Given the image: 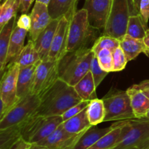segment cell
Segmentation results:
<instances>
[{"instance_id": "1", "label": "cell", "mask_w": 149, "mask_h": 149, "mask_svg": "<svg viewBox=\"0 0 149 149\" xmlns=\"http://www.w3.org/2000/svg\"><path fill=\"white\" fill-rule=\"evenodd\" d=\"M40 103L35 111L39 116H62L74 105L82 101L73 86L58 79L40 96Z\"/></svg>"}, {"instance_id": "2", "label": "cell", "mask_w": 149, "mask_h": 149, "mask_svg": "<svg viewBox=\"0 0 149 149\" xmlns=\"http://www.w3.org/2000/svg\"><path fill=\"white\" fill-rule=\"evenodd\" d=\"M94 55L92 47H87L75 52H68L59 61V79L74 87L90 71Z\"/></svg>"}, {"instance_id": "3", "label": "cell", "mask_w": 149, "mask_h": 149, "mask_svg": "<svg viewBox=\"0 0 149 149\" xmlns=\"http://www.w3.org/2000/svg\"><path fill=\"white\" fill-rule=\"evenodd\" d=\"M63 122L62 116L33 114L20 125V133L29 143H38L50 135Z\"/></svg>"}, {"instance_id": "4", "label": "cell", "mask_w": 149, "mask_h": 149, "mask_svg": "<svg viewBox=\"0 0 149 149\" xmlns=\"http://www.w3.org/2000/svg\"><path fill=\"white\" fill-rule=\"evenodd\" d=\"M94 29L89 21L87 10L84 8L77 10L69 20L67 53L87 47L92 40Z\"/></svg>"}, {"instance_id": "5", "label": "cell", "mask_w": 149, "mask_h": 149, "mask_svg": "<svg viewBox=\"0 0 149 149\" xmlns=\"http://www.w3.org/2000/svg\"><path fill=\"white\" fill-rule=\"evenodd\" d=\"M149 147V119L127 120L122 127L119 142L113 149H130Z\"/></svg>"}, {"instance_id": "6", "label": "cell", "mask_w": 149, "mask_h": 149, "mask_svg": "<svg viewBox=\"0 0 149 149\" xmlns=\"http://www.w3.org/2000/svg\"><path fill=\"white\" fill-rule=\"evenodd\" d=\"M102 99L106 109L104 122H119L137 119L127 91L112 88Z\"/></svg>"}, {"instance_id": "7", "label": "cell", "mask_w": 149, "mask_h": 149, "mask_svg": "<svg viewBox=\"0 0 149 149\" xmlns=\"http://www.w3.org/2000/svg\"><path fill=\"white\" fill-rule=\"evenodd\" d=\"M132 15L130 0H113L103 34L121 39L126 34L128 20Z\"/></svg>"}, {"instance_id": "8", "label": "cell", "mask_w": 149, "mask_h": 149, "mask_svg": "<svg viewBox=\"0 0 149 149\" xmlns=\"http://www.w3.org/2000/svg\"><path fill=\"white\" fill-rule=\"evenodd\" d=\"M39 103V96L31 93L20 98L0 118V130L21 125L34 113Z\"/></svg>"}, {"instance_id": "9", "label": "cell", "mask_w": 149, "mask_h": 149, "mask_svg": "<svg viewBox=\"0 0 149 149\" xmlns=\"http://www.w3.org/2000/svg\"><path fill=\"white\" fill-rule=\"evenodd\" d=\"M20 66L15 62H10L3 73L0 84V100L1 110L0 118L18 101L17 97V77Z\"/></svg>"}, {"instance_id": "10", "label": "cell", "mask_w": 149, "mask_h": 149, "mask_svg": "<svg viewBox=\"0 0 149 149\" xmlns=\"http://www.w3.org/2000/svg\"><path fill=\"white\" fill-rule=\"evenodd\" d=\"M59 61L47 59L42 61L36 67L31 94L40 97L59 79Z\"/></svg>"}, {"instance_id": "11", "label": "cell", "mask_w": 149, "mask_h": 149, "mask_svg": "<svg viewBox=\"0 0 149 149\" xmlns=\"http://www.w3.org/2000/svg\"><path fill=\"white\" fill-rule=\"evenodd\" d=\"M113 0H85L83 8L88 13L90 25L94 29H104Z\"/></svg>"}, {"instance_id": "12", "label": "cell", "mask_w": 149, "mask_h": 149, "mask_svg": "<svg viewBox=\"0 0 149 149\" xmlns=\"http://www.w3.org/2000/svg\"><path fill=\"white\" fill-rule=\"evenodd\" d=\"M68 26L69 20L65 16L61 17L48 55L49 60L60 61L67 54Z\"/></svg>"}, {"instance_id": "13", "label": "cell", "mask_w": 149, "mask_h": 149, "mask_svg": "<svg viewBox=\"0 0 149 149\" xmlns=\"http://www.w3.org/2000/svg\"><path fill=\"white\" fill-rule=\"evenodd\" d=\"M84 132L79 134L70 133L65 130L62 123L50 135L38 143L49 149H71Z\"/></svg>"}, {"instance_id": "14", "label": "cell", "mask_w": 149, "mask_h": 149, "mask_svg": "<svg viewBox=\"0 0 149 149\" xmlns=\"http://www.w3.org/2000/svg\"><path fill=\"white\" fill-rule=\"evenodd\" d=\"M31 24L29 30V39L34 42L39 35L45 30L52 20L49 13L47 5L39 1L35 4L30 14Z\"/></svg>"}, {"instance_id": "15", "label": "cell", "mask_w": 149, "mask_h": 149, "mask_svg": "<svg viewBox=\"0 0 149 149\" xmlns=\"http://www.w3.org/2000/svg\"><path fill=\"white\" fill-rule=\"evenodd\" d=\"M60 19H52L46 29L39 35L37 39L33 42L36 50L39 52L41 60L44 61L48 58L49 50L52 46L53 38L56 32Z\"/></svg>"}, {"instance_id": "16", "label": "cell", "mask_w": 149, "mask_h": 149, "mask_svg": "<svg viewBox=\"0 0 149 149\" xmlns=\"http://www.w3.org/2000/svg\"><path fill=\"white\" fill-rule=\"evenodd\" d=\"M130 96L132 110L137 119L145 118L149 111V98L136 87L132 85L126 90Z\"/></svg>"}, {"instance_id": "17", "label": "cell", "mask_w": 149, "mask_h": 149, "mask_svg": "<svg viewBox=\"0 0 149 149\" xmlns=\"http://www.w3.org/2000/svg\"><path fill=\"white\" fill-rule=\"evenodd\" d=\"M79 0H50L48 10L52 19H59L65 16L68 20L77 12Z\"/></svg>"}, {"instance_id": "18", "label": "cell", "mask_w": 149, "mask_h": 149, "mask_svg": "<svg viewBox=\"0 0 149 149\" xmlns=\"http://www.w3.org/2000/svg\"><path fill=\"white\" fill-rule=\"evenodd\" d=\"M112 129V125L106 128H97L96 126H92L82 134L71 149H89Z\"/></svg>"}, {"instance_id": "19", "label": "cell", "mask_w": 149, "mask_h": 149, "mask_svg": "<svg viewBox=\"0 0 149 149\" xmlns=\"http://www.w3.org/2000/svg\"><path fill=\"white\" fill-rule=\"evenodd\" d=\"M38 64L20 68L17 84V95L19 99L31 93L33 79H34L35 71Z\"/></svg>"}, {"instance_id": "20", "label": "cell", "mask_w": 149, "mask_h": 149, "mask_svg": "<svg viewBox=\"0 0 149 149\" xmlns=\"http://www.w3.org/2000/svg\"><path fill=\"white\" fill-rule=\"evenodd\" d=\"M17 15L13 17L10 21L6 23L4 27L0 29V71L1 74L5 71V61L8 52L10 38L13 30L16 26Z\"/></svg>"}, {"instance_id": "21", "label": "cell", "mask_w": 149, "mask_h": 149, "mask_svg": "<svg viewBox=\"0 0 149 149\" xmlns=\"http://www.w3.org/2000/svg\"><path fill=\"white\" fill-rule=\"evenodd\" d=\"M28 33L29 31L26 29H21L17 26L15 27L11 35V38H10L8 52H7V58H6L5 61L6 67L12 61L15 59L18 56L23 48L24 47L25 39H26Z\"/></svg>"}, {"instance_id": "22", "label": "cell", "mask_w": 149, "mask_h": 149, "mask_svg": "<svg viewBox=\"0 0 149 149\" xmlns=\"http://www.w3.org/2000/svg\"><path fill=\"white\" fill-rule=\"evenodd\" d=\"M126 121H119L113 123L112 125L113 129L103 135L95 144L89 149H113L119 143L122 127Z\"/></svg>"}, {"instance_id": "23", "label": "cell", "mask_w": 149, "mask_h": 149, "mask_svg": "<svg viewBox=\"0 0 149 149\" xmlns=\"http://www.w3.org/2000/svg\"><path fill=\"white\" fill-rule=\"evenodd\" d=\"M76 92L82 100L90 101L97 98L96 85L90 71L74 86Z\"/></svg>"}, {"instance_id": "24", "label": "cell", "mask_w": 149, "mask_h": 149, "mask_svg": "<svg viewBox=\"0 0 149 149\" xmlns=\"http://www.w3.org/2000/svg\"><path fill=\"white\" fill-rule=\"evenodd\" d=\"M120 40V47L125 52L127 61H132L139 54L145 52L146 47L142 39H138L125 34Z\"/></svg>"}, {"instance_id": "25", "label": "cell", "mask_w": 149, "mask_h": 149, "mask_svg": "<svg viewBox=\"0 0 149 149\" xmlns=\"http://www.w3.org/2000/svg\"><path fill=\"white\" fill-rule=\"evenodd\" d=\"M42 60L39 57V52L35 47L34 43L31 39H29L18 56L11 62L16 63L18 64L20 68H23L29 65L38 64Z\"/></svg>"}, {"instance_id": "26", "label": "cell", "mask_w": 149, "mask_h": 149, "mask_svg": "<svg viewBox=\"0 0 149 149\" xmlns=\"http://www.w3.org/2000/svg\"><path fill=\"white\" fill-rule=\"evenodd\" d=\"M63 126L66 131L72 134H79L91 127L87 113V108L76 116L63 122Z\"/></svg>"}, {"instance_id": "27", "label": "cell", "mask_w": 149, "mask_h": 149, "mask_svg": "<svg viewBox=\"0 0 149 149\" xmlns=\"http://www.w3.org/2000/svg\"><path fill=\"white\" fill-rule=\"evenodd\" d=\"M89 121L92 126H97L104 122L106 117V109L103 99H93L89 102L87 107Z\"/></svg>"}, {"instance_id": "28", "label": "cell", "mask_w": 149, "mask_h": 149, "mask_svg": "<svg viewBox=\"0 0 149 149\" xmlns=\"http://www.w3.org/2000/svg\"><path fill=\"white\" fill-rule=\"evenodd\" d=\"M147 29V24L144 22L141 15H130L128 20L126 34L135 39L143 40Z\"/></svg>"}, {"instance_id": "29", "label": "cell", "mask_w": 149, "mask_h": 149, "mask_svg": "<svg viewBox=\"0 0 149 149\" xmlns=\"http://www.w3.org/2000/svg\"><path fill=\"white\" fill-rule=\"evenodd\" d=\"M21 138L20 125L0 130V149H10Z\"/></svg>"}, {"instance_id": "30", "label": "cell", "mask_w": 149, "mask_h": 149, "mask_svg": "<svg viewBox=\"0 0 149 149\" xmlns=\"http://www.w3.org/2000/svg\"><path fill=\"white\" fill-rule=\"evenodd\" d=\"M20 0H6L0 7V29L4 27L13 17L17 15Z\"/></svg>"}, {"instance_id": "31", "label": "cell", "mask_w": 149, "mask_h": 149, "mask_svg": "<svg viewBox=\"0 0 149 149\" xmlns=\"http://www.w3.org/2000/svg\"><path fill=\"white\" fill-rule=\"evenodd\" d=\"M120 47V40L111 36L104 35L99 37L92 46V49L95 54L102 49H107L113 52Z\"/></svg>"}, {"instance_id": "32", "label": "cell", "mask_w": 149, "mask_h": 149, "mask_svg": "<svg viewBox=\"0 0 149 149\" xmlns=\"http://www.w3.org/2000/svg\"><path fill=\"white\" fill-rule=\"evenodd\" d=\"M99 65L108 73L113 72V63L112 52L107 49H102L95 54Z\"/></svg>"}, {"instance_id": "33", "label": "cell", "mask_w": 149, "mask_h": 149, "mask_svg": "<svg viewBox=\"0 0 149 149\" xmlns=\"http://www.w3.org/2000/svg\"><path fill=\"white\" fill-rule=\"evenodd\" d=\"M90 71L92 73V75H93V79H94L96 87H97L101 84V82L104 79L105 77L109 74L107 71H104L100 67V65H99L98 61H97V58L96 57L95 54L94 57L92 59L91 63H90Z\"/></svg>"}, {"instance_id": "34", "label": "cell", "mask_w": 149, "mask_h": 149, "mask_svg": "<svg viewBox=\"0 0 149 149\" xmlns=\"http://www.w3.org/2000/svg\"><path fill=\"white\" fill-rule=\"evenodd\" d=\"M112 56H113V72L120 71L125 69L128 61L125 52L120 47L112 52Z\"/></svg>"}, {"instance_id": "35", "label": "cell", "mask_w": 149, "mask_h": 149, "mask_svg": "<svg viewBox=\"0 0 149 149\" xmlns=\"http://www.w3.org/2000/svg\"><path fill=\"white\" fill-rule=\"evenodd\" d=\"M89 102L90 101H85V100H82L80 103H77V104L74 105L72 107L70 108L68 110H67L62 115L63 120V122L68 120L70 118L73 117V116H76L78 113H79L80 112L82 111L84 109H85L87 107L89 104Z\"/></svg>"}, {"instance_id": "36", "label": "cell", "mask_w": 149, "mask_h": 149, "mask_svg": "<svg viewBox=\"0 0 149 149\" xmlns=\"http://www.w3.org/2000/svg\"><path fill=\"white\" fill-rule=\"evenodd\" d=\"M31 24V20L30 15H28L26 13H22L16 23V26L21 29H26L28 31L30 30Z\"/></svg>"}, {"instance_id": "37", "label": "cell", "mask_w": 149, "mask_h": 149, "mask_svg": "<svg viewBox=\"0 0 149 149\" xmlns=\"http://www.w3.org/2000/svg\"><path fill=\"white\" fill-rule=\"evenodd\" d=\"M140 15L144 22L148 24L149 20V0H141L140 4Z\"/></svg>"}, {"instance_id": "38", "label": "cell", "mask_w": 149, "mask_h": 149, "mask_svg": "<svg viewBox=\"0 0 149 149\" xmlns=\"http://www.w3.org/2000/svg\"><path fill=\"white\" fill-rule=\"evenodd\" d=\"M36 0H20V5L19 11L21 13H27L32 3Z\"/></svg>"}, {"instance_id": "39", "label": "cell", "mask_w": 149, "mask_h": 149, "mask_svg": "<svg viewBox=\"0 0 149 149\" xmlns=\"http://www.w3.org/2000/svg\"><path fill=\"white\" fill-rule=\"evenodd\" d=\"M135 85L140 90H142L143 93L149 98V79L143 80L141 82H140L139 84H135Z\"/></svg>"}, {"instance_id": "40", "label": "cell", "mask_w": 149, "mask_h": 149, "mask_svg": "<svg viewBox=\"0 0 149 149\" xmlns=\"http://www.w3.org/2000/svg\"><path fill=\"white\" fill-rule=\"evenodd\" d=\"M29 144L30 143L26 142V141H24V140L21 138L20 139H19L14 145L12 146L10 149H28L29 148Z\"/></svg>"}, {"instance_id": "41", "label": "cell", "mask_w": 149, "mask_h": 149, "mask_svg": "<svg viewBox=\"0 0 149 149\" xmlns=\"http://www.w3.org/2000/svg\"><path fill=\"white\" fill-rule=\"evenodd\" d=\"M141 0H130L131 12L132 15L140 14V4Z\"/></svg>"}, {"instance_id": "42", "label": "cell", "mask_w": 149, "mask_h": 149, "mask_svg": "<svg viewBox=\"0 0 149 149\" xmlns=\"http://www.w3.org/2000/svg\"><path fill=\"white\" fill-rule=\"evenodd\" d=\"M143 41V43L146 47V49H145V52H144V54H146V56L149 57V29H148L146 30V35L145 36H144Z\"/></svg>"}, {"instance_id": "43", "label": "cell", "mask_w": 149, "mask_h": 149, "mask_svg": "<svg viewBox=\"0 0 149 149\" xmlns=\"http://www.w3.org/2000/svg\"><path fill=\"white\" fill-rule=\"evenodd\" d=\"M28 149H49L47 146L39 143H30Z\"/></svg>"}, {"instance_id": "44", "label": "cell", "mask_w": 149, "mask_h": 149, "mask_svg": "<svg viewBox=\"0 0 149 149\" xmlns=\"http://www.w3.org/2000/svg\"><path fill=\"white\" fill-rule=\"evenodd\" d=\"M35 1H39V2H41V3H42V4H46V5L48 6V4H49L50 0H36Z\"/></svg>"}, {"instance_id": "45", "label": "cell", "mask_w": 149, "mask_h": 149, "mask_svg": "<svg viewBox=\"0 0 149 149\" xmlns=\"http://www.w3.org/2000/svg\"><path fill=\"white\" fill-rule=\"evenodd\" d=\"M146 119H149V111H148V113H146Z\"/></svg>"}, {"instance_id": "46", "label": "cell", "mask_w": 149, "mask_h": 149, "mask_svg": "<svg viewBox=\"0 0 149 149\" xmlns=\"http://www.w3.org/2000/svg\"><path fill=\"white\" fill-rule=\"evenodd\" d=\"M5 1L6 0H0V1H1V4H3V3H4Z\"/></svg>"}, {"instance_id": "47", "label": "cell", "mask_w": 149, "mask_h": 149, "mask_svg": "<svg viewBox=\"0 0 149 149\" xmlns=\"http://www.w3.org/2000/svg\"><path fill=\"white\" fill-rule=\"evenodd\" d=\"M130 149H141V148H130Z\"/></svg>"}, {"instance_id": "48", "label": "cell", "mask_w": 149, "mask_h": 149, "mask_svg": "<svg viewBox=\"0 0 149 149\" xmlns=\"http://www.w3.org/2000/svg\"><path fill=\"white\" fill-rule=\"evenodd\" d=\"M146 149H149V147H148V148H146Z\"/></svg>"}]
</instances>
